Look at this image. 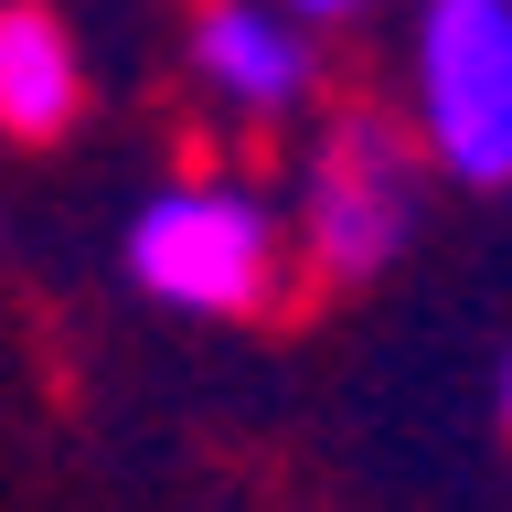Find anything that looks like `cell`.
I'll list each match as a JSON object with an SVG mask.
<instances>
[{
  "mask_svg": "<svg viewBox=\"0 0 512 512\" xmlns=\"http://www.w3.org/2000/svg\"><path fill=\"white\" fill-rule=\"evenodd\" d=\"M75 118V43H64L54 11H0V128L22 139H54Z\"/></svg>",
  "mask_w": 512,
  "mask_h": 512,
  "instance_id": "277c9868",
  "label": "cell"
},
{
  "mask_svg": "<svg viewBox=\"0 0 512 512\" xmlns=\"http://www.w3.org/2000/svg\"><path fill=\"white\" fill-rule=\"evenodd\" d=\"M416 107L459 182H512V0H438L416 32Z\"/></svg>",
  "mask_w": 512,
  "mask_h": 512,
  "instance_id": "6da1fadb",
  "label": "cell"
},
{
  "mask_svg": "<svg viewBox=\"0 0 512 512\" xmlns=\"http://www.w3.org/2000/svg\"><path fill=\"white\" fill-rule=\"evenodd\" d=\"M288 11H352V0H288Z\"/></svg>",
  "mask_w": 512,
  "mask_h": 512,
  "instance_id": "8992f818",
  "label": "cell"
},
{
  "mask_svg": "<svg viewBox=\"0 0 512 512\" xmlns=\"http://www.w3.org/2000/svg\"><path fill=\"white\" fill-rule=\"evenodd\" d=\"M502 416H512V363H502Z\"/></svg>",
  "mask_w": 512,
  "mask_h": 512,
  "instance_id": "52a82bcc",
  "label": "cell"
},
{
  "mask_svg": "<svg viewBox=\"0 0 512 512\" xmlns=\"http://www.w3.org/2000/svg\"><path fill=\"white\" fill-rule=\"evenodd\" d=\"M203 64H214V86L246 96V107H288V96H299V43H288L267 11H246V0L203 22Z\"/></svg>",
  "mask_w": 512,
  "mask_h": 512,
  "instance_id": "5b68a950",
  "label": "cell"
},
{
  "mask_svg": "<svg viewBox=\"0 0 512 512\" xmlns=\"http://www.w3.org/2000/svg\"><path fill=\"white\" fill-rule=\"evenodd\" d=\"M310 246L331 278H374L406 246V150H395V128H374V118L331 128V150L310 171Z\"/></svg>",
  "mask_w": 512,
  "mask_h": 512,
  "instance_id": "3957f363",
  "label": "cell"
},
{
  "mask_svg": "<svg viewBox=\"0 0 512 512\" xmlns=\"http://www.w3.org/2000/svg\"><path fill=\"white\" fill-rule=\"evenodd\" d=\"M128 267L171 310H256L267 299V214L235 192H160L128 224Z\"/></svg>",
  "mask_w": 512,
  "mask_h": 512,
  "instance_id": "7a4b0ae2",
  "label": "cell"
}]
</instances>
